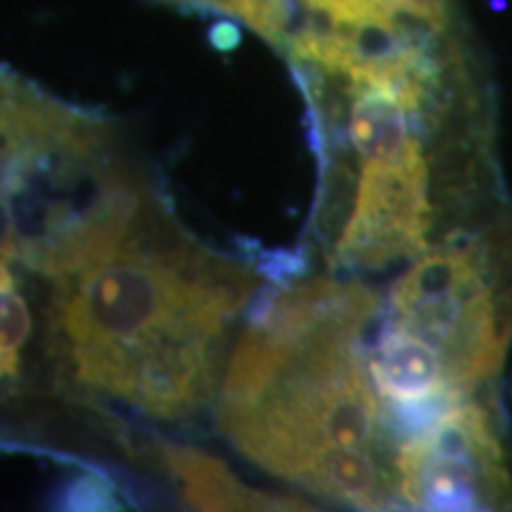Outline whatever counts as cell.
<instances>
[{"mask_svg":"<svg viewBox=\"0 0 512 512\" xmlns=\"http://www.w3.org/2000/svg\"><path fill=\"white\" fill-rule=\"evenodd\" d=\"M380 313L370 287L328 275L261 297L221 382L230 444L332 503L392 508L396 437L366 351Z\"/></svg>","mask_w":512,"mask_h":512,"instance_id":"obj_1","label":"cell"},{"mask_svg":"<svg viewBox=\"0 0 512 512\" xmlns=\"http://www.w3.org/2000/svg\"><path fill=\"white\" fill-rule=\"evenodd\" d=\"M259 280L140 211L117 247L60 280L53 330L81 387L159 420L209 401Z\"/></svg>","mask_w":512,"mask_h":512,"instance_id":"obj_2","label":"cell"},{"mask_svg":"<svg viewBox=\"0 0 512 512\" xmlns=\"http://www.w3.org/2000/svg\"><path fill=\"white\" fill-rule=\"evenodd\" d=\"M512 342V216L430 245L396 280L368 351L394 434L470 399Z\"/></svg>","mask_w":512,"mask_h":512,"instance_id":"obj_3","label":"cell"},{"mask_svg":"<svg viewBox=\"0 0 512 512\" xmlns=\"http://www.w3.org/2000/svg\"><path fill=\"white\" fill-rule=\"evenodd\" d=\"M396 494L413 510H510L512 467L494 413L465 399L399 439Z\"/></svg>","mask_w":512,"mask_h":512,"instance_id":"obj_4","label":"cell"},{"mask_svg":"<svg viewBox=\"0 0 512 512\" xmlns=\"http://www.w3.org/2000/svg\"><path fill=\"white\" fill-rule=\"evenodd\" d=\"M342 209L347 214L330 245V264L339 271H380L425 252L437 216L427 138L392 157L358 162Z\"/></svg>","mask_w":512,"mask_h":512,"instance_id":"obj_5","label":"cell"},{"mask_svg":"<svg viewBox=\"0 0 512 512\" xmlns=\"http://www.w3.org/2000/svg\"><path fill=\"white\" fill-rule=\"evenodd\" d=\"M285 55L313 50L384 53L460 38L453 0H292Z\"/></svg>","mask_w":512,"mask_h":512,"instance_id":"obj_6","label":"cell"},{"mask_svg":"<svg viewBox=\"0 0 512 512\" xmlns=\"http://www.w3.org/2000/svg\"><path fill=\"white\" fill-rule=\"evenodd\" d=\"M166 467L181 484L185 501L200 510H299L294 498L254 491L238 482L221 460L188 446H164Z\"/></svg>","mask_w":512,"mask_h":512,"instance_id":"obj_7","label":"cell"},{"mask_svg":"<svg viewBox=\"0 0 512 512\" xmlns=\"http://www.w3.org/2000/svg\"><path fill=\"white\" fill-rule=\"evenodd\" d=\"M17 256L0 245V384L22 375L24 351L31 337V309L12 264Z\"/></svg>","mask_w":512,"mask_h":512,"instance_id":"obj_8","label":"cell"},{"mask_svg":"<svg viewBox=\"0 0 512 512\" xmlns=\"http://www.w3.org/2000/svg\"><path fill=\"white\" fill-rule=\"evenodd\" d=\"M159 3L176 5L181 10L216 12L235 19L280 53H285L294 29L292 0H159Z\"/></svg>","mask_w":512,"mask_h":512,"instance_id":"obj_9","label":"cell"},{"mask_svg":"<svg viewBox=\"0 0 512 512\" xmlns=\"http://www.w3.org/2000/svg\"><path fill=\"white\" fill-rule=\"evenodd\" d=\"M62 508L67 510H119V496L105 477L86 472L74 477L60 494Z\"/></svg>","mask_w":512,"mask_h":512,"instance_id":"obj_10","label":"cell"}]
</instances>
